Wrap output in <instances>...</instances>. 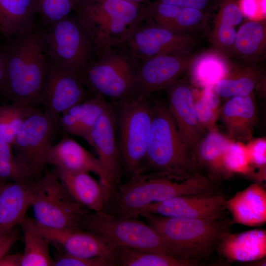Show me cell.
Returning <instances> with one entry per match:
<instances>
[{"mask_svg": "<svg viewBox=\"0 0 266 266\" xmlns=\"http://www.w3.org/2000/svg\"><path fill=\"white\" fill-rule=\"evenodd\" d=\"M232 141L215 128L208 131L193 152L195 171L214 182L228 177L223 161Z\"/></svg>", "mask_w": 266, "mask_h": 266, "instance_id": "obj_22", "label": "cell"}, {"mask_svg": "<svg viewBox=\"0 0 266 266\" xmlns=\"http://www.w3.org/2000/svg\"><path fill=\"white\" fill-rule=\"evenodd\" d=\"M71 197L88 210L104 211L110 198L104 186L88 172L54 170Z\"/></svg>", "mask_w": 266, "mask_h": 266, "instance_id": "obj_24", "label": "cell"}, {"mask_svg": "<svg viewBox=\"0 0 266 266\" xmlns=\"http://www.w3.org/2000/svg\"><path fill=\"white\" fill-rule=\"evenodd\" d=\"M165 90L179 133L193 154L206 133L196 115L193 90L185 77L179 78Z\"/></svg>", "mask_w": 266, "mask_h": 266, "instance_id": "obj_18", "label": "cell"}, {"mask_svg": "<svg viewBox=\"0 0 266 266\" xmlns=\"http://www.w3.org/2000/svg\"><path fill=\"white\" fill-rule=\"evenodd\" d=\"M88 0H36L41 27H45L70 15Z\"/></svg>", "mask_w": 266, "mask_h": 266, "instance_id": "obj_37", "label": "cell"}, {"mask_svg": "<svg viewBox=\"0 0 266 266\" xmlns=\"http://www.w3.org/2000/svg\"><path fill=\"white\" fill-rule=\"evenodd\" d=\"M225 197L218 192L183 195L149 204L138 210L133 218L144 213L187 218H224Z\"/></svg>", "mask_w": 266, "mask_h": 266, "instance_id": "obj_16", "label": "cell"}, {"mask_svg": "<svg viewBox=\"0 0 266 266\" xmlns=\"http://www.w3.org/2000/svg\"><path fill=\"white\" fill-rule=\"evenodd\" d=\"M179 253L181 258L199 264L217 250L230 233L224 218L209 219L168 217L150 213L139 215Z\"/></svg>", "mask_w": 266, "mask_h": 266, "instance_id": "obj_4", "label": "cell"}, {"mask_svg": "<svg viewBox=\"0 0 266 266\" xmlns=\"http://www.w3.org/2000/svg\"><path fill=\"white\" fill-rule=\"evenodd\" d=\"M238 3L244 16L251 20H260L266 15V0H240Z\"/></svg>", "mask_w": 266, "mask_h": 266, "instance_id": "obj_42", "label": "cell"}, {"mask_svg": "<svg viewBox=\"0 0 266 266\" xmlns=\"http://www.w3.org/2000/svg\"><path fill=\"white\" fill-rule=\"evenodd\" d=\"M80 228L102 237L117 248L125 247L183 259L154 228L136 218L120 217L104 211L88 213Z\"/></svg>", "mask_w": 266, "mask_h": 266, "instance_id": "obj_6", "label": "cell"}, {"mask_svg": "<svg viewBox=\"0 0 266 266\" xmlns=\"http://www.w3.org/2000/svg\"><path fill=\"white\" fill-rule=\"evenodd\" d=\"M10 105L0 106V139L11 146L16 137L12 127Z\"/></svg>", "mask_w": 266, "mask_h": 266, "instance_id": "obj_41", "label": "cell"}, {"mask_svg": "<svg viewBox=\"0 0 266 266\" xmlns=\"http://www.w3.org/2000/svg\"><path fill=\"white\" fill-rule=\"evenodd\" d=\"M110 103L106 99L95 95L62 113L59 117V125L64 131L83 138L91 146L93 129Z\"/></svg>", "mask_w": 266, "mask_h": 266, "instance_id": "obj_25", "label": "cell"}, {"mask_svg": "<svg viewBox=\"0 0 266 266\" xmlns=\"http://www.w3.org/2000/svg\"><path fill=\"white\" fill-rule=\"evenodd\" d=\"M147 18L172 32L192 34L205 26L207 15L199 9L146 0Z\"/></svg>", "mask_w": 266, "mask_h": 266, "instance_id": "obj_20", "label": "cell"}, {"mask_svg": "<svg viewBox=\"0 0 266 266\" xmlns=\"http://www.w3.org/2000/svg\"><path fill=\"white\" fill-rule=\"evenodd\" d=\"M0 57L5 69V96L12 102L39 105L49 65L42 48L40 28L6 40L0 49Z\"/></svg>", "mask_w": 266, "mask_h": 266, "instance_id": "obj_2", "label": "cell"}, {"mask_svg": "<svg viewBox=\"0 0 266 266\" xmlns=\"http://www.w3.org/2000/svg\"><path fill=\"white\" fill-rule=\"evenodd\" d=\"M219 117L231 139L243 142L250 140L257 122L256 103L252 94L229 99L221 107Z\"/></svg>", "mask_w": 266, "mask_h": 266, "instance_id": "obj_23", "label": "cell"}, {"mask_svg": "<svg viewBox=\"0 0 266 266\" xmlns=\"http://www.w3.org/2000/svg\"><path fill=\"white\" fill-rule=\"evenodd\" d=\"M31 207L34 221L53 229L80 228L88 213L71 197L54 171H47L34 181Z\"/></svg>", "mask_w": 266, "mask_h": 266, "instance_id": "obj_10", "label": "cell"}, {"mask_svg": "<svg viewBox=\"0 0 266 266\" xmlns=\"http://www.w3.org/2000/svg\"><path fill=\"white\" fill-rule=\"evenodd\" d=\"M35 180L15 182L0 179V235L20 225L31 206Z\"/></svg>", "mask_w": 266, "mask_h": 266, "instance_id": "obj_21", "label": "cell"}, {"mask_svg": "<svg viewBox=\"0 0 266 266\" xmlns=\"http://www.w3.org/2000/svg\"><path fill=\"white\" fill-rule=\"evenodd\" d=\"M127 0L131 1L134 2H136V3H143L145 1H146L147 0Z\"/></svg>", "mask_w": 266, "mask_h": 266, "instance_id": "obj_48", "label": "cell"}, {"mask_svg": "<svg viewBox=\"0 0 266 266\" xmlns=\"http://www.w3.org/2000/svg\"><path fill=\"white\" fill-rule=\"evenodd\" d=\"M59 119L35 108L18 131L12 147L15 156L31 170L35 179L42 175Z\"/></svg>", "mask_w": 266, "mask_h": 266, "instance_id": "obj_11", "label": "cell"}, {"mask_svg": "<svg viewBox=\"0 0 266 266\" xmlns=\"http://www.w3.org/2000/svg\"><path fill=\"white\" fill-rule=\"evenodd\" d=\"M140 62L124 43L100 53L82 80L95 95L118 101L131 96Z\"/></svg>", "mask_w": 266, "mask_h": 266, "instance_id": "obj_8", "label": "cell"}, {"mask_svg": "<svg viewBox=\"0 0 266 266\" xmlns=\"http://www.w3.org/2000/svg\"><path fill=\"white\" fill-rule=\"evenodd\" d=\"M116 265L122 266H193L198 263L161 253L119 247L116 250Z\"/></svg>", "mask_w": 266, "mask_h": 266, "instance_id": "obj_33", "label": "cell"}, {"mask_svg": "<svg viewBox=\"0 0 266 266\" xmlns=\"http://www.w3.org/2000/svg\"><path fill=\"white\" fill-rule=\"evenodd\" d=\"M263 75L260 70L252 67L233 70L230 67L227 75L217 82L214 90L220 97L232 98L252 94L260 85Z\"/></svg>", "mask_w": 266, "mask_h": 266, "instance_id": "obj_31", "label": "cell"}, {"mask_svg": "<svg viewBox=\"0 0 266 266\" xmlns=\"http://www.w3.org/2000/svg\"><path fill=\"white\" fill-rule=\"evenodd\" d=\"M266 35L264 22L260 20L245 22L237 31L233 53L244 59H256L265 49Z\"/></svg>", "mask_w": 266, "mask_h": 266, "instance_id": "obj_32", "label": "cell"}, {"mask_svg": "<svg viewBox=\"0 0 266 266\" xmlns=\"http://www.w3.org/2000/svg\"><path fill=\"white\" fill-rule=\"evenodd\" d=\"M162 2L203 11L209 6L211 0H160Z\"/></svg>", "mask_w": 266, "mask_h": 266, "instance_id": "obj_44", "label": "cell"}, {"mask_svg": "<svg viewBox=\"0 0 266 266\" xmlns=\"http://www.w3.org/2000/svg\"><path fill=\"white\" fill-rule=\"evenodd\" d=\"M253 170V178L261 183L266 180V140L251 139L246 144Z\"/></svg>", "mask_w": 266, "mask_h": 266, "instance_id": "obj_39", "label": "cell"}, {"mask_svg": "<svg viewBox=\"0 0 266 266\" xmlns=\"http://www.w3.org/2000/svg\"><path fill=\"white\" fill-rule=\"evenodd\" d=\"M244 18L237 0H221L212 39L222 54L232 53L237 32L235 27Z\"/></svg>", "mask_w": 266, "mask_h": 266, "instance_id": "obj_29", "label": "cell"}, {"mask_svg": "<svg viewBox=\"0 0 266 266\" xmlns=\"http://www.w3.org/2000/svg\"><path fill=\"white\" fill-rule=\"evenodd\" d=\"M230 67L221 52L210 51L193 58L189 69L194 83L203 88L214 86L227 75Z\"/></svg>", "mask_w": 266, "mask_h": 266, "instance_id": "obj_30", "label": "cell"}, {"mask_svg": "<svg viewBox=\"0 0 266 266\" xmlns=\"http://www.w3.org/2000/svg\"><path fill=\"white\" fill-rule=\"evenodd\" d=\"M214 86L203 88L197 98L194 96V105L197 116L205 131L215 128L220 111V97Z\"/></svg>", "mask_w": 266, "mask_h": 266, "instance_id": "obj_35", "label": "cell"}, {"mask_svg": "<svg viewBox=\"0 0 266 266\" xmlns=\"http://www.w3.org/2000/svg\"><path fill=\"white\" fill-rule=\"evenodd\" d=\"M193 59L188 55H162L140 62L130 97L146 98L165 90L188 70Z\"/></svg>", "mask_w": 266, "mask_h": 266, "instance_id": "obj_15", "label": "cell"}, {"mask_svg": "<svg viewBox=\"0 0 266 266\" xmlns=\"http://www.w3.org/2000/svg\"><path fill=\"white\" fill-rule=\"evenodd\" d=\"M86 95L80 75L67 65L49 59L39 100L44 112L59 118L62 113L86 100Z\"/></svg>", "mask_w": 266, "mask_h": 266, "instance_id": "obj_12", "label": "cell"}, {"mask_svg": "<svg viewBox=\"0 0 266 266\" xmlns=\"http://www.w3.org/2000/svg\"><path fill=\"white\" fill-rule=\"evenodd\" d=\"M98 55L126 42L147 17L145 3L127 0H88L75 11Z\"/></svg>", "mask_w": 266, "mask_h": 266, "instance_id": "obj_3", "label": "cell"}, {"mask_svg": "<svg viewBox=\"0 0 266 266\" xmlns=\"http://www.w3.org/2000/svg\"><path fill=\"white\" fill-rule=\"evenodd\" d=\"M0 179L15 182L36 180L30 168L15 156L0 159Z\"/></svg>", "mask_w": 266, "mask_h": 266, "instance_id": "obj_38", "label": "cell"}, {"mask_svg": "<svg viewBox=\"0 0 266 266\" xmlns=\"http://www.w3.org/2000/svg\"><path fill=\"white\" fill-rule=\"evenodd\" d=\"M152 122L144 171L195 172L192 151L182 139L167 104L151 100Z\"/></svg>", "mask_w": 266, "mask_h": 266, "instance_id": "obj_5", "label": "cell"}, {"mask_svg": "<svg viewBox=\"0 0 266 266\" xmlns=\"http://www.w3.org/2000/svg\"><path fill=\"white\" fill-rule=\"evenodd\" d=\"M42 45L46 56L61 62L82 78L98 56L97 49L76 15L70 14L40 27Z\"/></svg>", "mask_w": 266, "mask_h": 266, "instance_id": "obj_9", "label": "cell"}, {"mask_svg": "<svg viewBox=\"0 0 266 266\" xmlns=\"http://www.w3.org/2000/svg\"><path fill=\"white\" fill-rule=\"evenodd\" d=\"M223 166L229 177L233 174L251 176L254 173L246 146L244 142L233 140L224 156Z\"/></svg>", "mask_w": 266, "mask_h": 266, "instance_id": "obj_36", "label": "cell"}, {"mask_svg": "<svg viewBox=\"0 0 266 266\" xmlns=\"http://www.w3.org/2000/svg\"><path fill=\"white\" fill-rule=\"evenodd\" d=\"M19 238L15 229L10 233L0 235V261L6 256Z\"/></svg>", "mask_w": 266, "mask_h": 266, "instance_id": "obj_43", "label": "cell"}, {"mask_svg": "<svg viewBox=\"0 0 266 266\" xmlns=\"http://www.w3.org/2000/svg\"><path fill=\"white\" fill-rule=\"evenodd\" d=\"M232 221L248 226H259L266 222V191L260 183L251 184L226 201Z\"/></svg>", "mask_w": 266, "mask_h": 266, "instance_id": "obj_26", "label": "cell"}, {"mask_svg": "<svg viewBox=\"0 0 266 266\" xmlns=\"http://www.w3.org/2000/svg\"><path fill=\"white\" fill-rule=\"evenodd\" d=\"M47 163L66 171L95 173L110 199L118 183L98 158L69 137L65 136L56 144L52 145L47 154Z\"/></svg>", "mask_w": 266, "mask_h": 266, "instance_id": "obj_17", "label": "cell"}, {"mask_svg": "<svg viewBox=\"0 0 266 266\" xmlns=\"http://www.w3.org/2000/svg\"><path fill=\"white\" fill-rule=\"evenodd\" d=\"M91 141V146L96 151L100 162L118 183L123 174V163L113 102L104 111L94 128Z\"/></svg>", "mask_w": 266, "mask_h": 266, "instance_id": "obj_19", "label": "cell"}, {"mask_svg": "<svg viewBox=\"0 0 266 266\" xmlns=\"http://www.w3.org/2000/svg\"><path fill=\"white\" fill-rule=\"evenodd\" d=\"M150 96L113 101L123 164L132 176L144 171L152 122Z\"/></svg>", "mask_w": 266, "mask_h": 266, "instance_id": "obj_7", "label": "cell"}, {"mask_svg": "<svg viewBox=\"0 0 266 266\" xmlns=\"http://www.w3.org/2000/svg\"><path fill=\"white\" fill-rule=\"evenodd\" d=\"M36 0H0V33L9 40L37 28Z\"/></svg>", "mask_w": 266, "mask_h": 266, "instance_id": "obj_28", "label": "cell"}, {"mask_svg": "<svg viewBox=\"0 0 266 266\" xmlns=\"http://www.w3.org/2000/svg\"><path fill=\"white\" fill-rule=\"evenodd\" d=\"M5 83V73L3 63L0 57V93H3Z\"/></svg>", "mask_w": 266, "mask_h": 266, "instance_id": "obj_47", "label": "cell"}, {"mask_svg": "<svg viewBox=\"0 0 266 266\" xmlns=\"http://www.w3.org/2000/svg\"><path fill=\"white\" fill-rule=\"evenodd\" d=\"M54 266H116L112 260L105 258H84L65 253L54 260Z\"/></svg>", "mask_w": 266, "mask_h": 266, "instance_id": "obj_40", "label": "cell"}, {"mask_svg": "<svg viewBox=\"0 0 266 266\" xmlns=\"http://www.w3.org/2000/svg\"><path fill=\"white\" fill-rule=\"evenodd\" d=\"M196 42L192 34L172 32L146 17L125 43L132 54L141 62L162 55H188Z\"/></svg>", "mask_w": 266, "mask_h": 266, "instance_id": "obj_13", "label": "cell"}, {"mask_svg": "<svg viewBox=\"0 0 266 266\" xmlns=\"http://www.w3.org/2000/svg\"><path fill=\"white\" fill-rule=\"evenodd\" d=\"M22 254L6 255L0 261V266H21Z\"/></svg>", "mask_w": 266, "mask_h": 266, "instance_id": "obj_45", "label": "cell"}, {"mask_svg": "<svg viewBox=\"0 0 266 266\" xmlns=\"http://www.w3.org/2000/svg\"><path fill=\"white\" fill-rule=\"evenodd\" d=\"M20 226L25 244L21 266H53L54 260L50 254L49 240L26 224L22 223Z\"/></svg>", "mask_w": 266, "mask_h": 266, "instance_id": "obj_34", "label": "cell"}, {"mask_svg": "<svg viewBox=\"0 0 266 266\" xmlns=\"http://www.w3.org/2000/svg\"><path fill=\"white\" fill-rule=\"evenodd\" d=\"M22 223L46 237L65 253L84 258H105L116 263L115 254L117 247L93 233L80 228L50 229L39 225L33 219L26 217Z\"/></svg>", "mask_w": 266, "mask_h": 266, "instance_id": "obj_14", "label": "cell"}, {"mask_svg": "<svg viewBox=\"0 0 266 266\" xmlns=\"http://www.w3.org/2000/svg\"><path fill=\"white\" fill-rule=\"evenodd\" d=\"M228 262H247L260 260L266 255V232L256 229L226 234L217 250Z\"/></svg>", "mask_w": 266, "mask_h": 266, "instance_id": "obj_27", "label": "cell"}, {"mask_svg": "<svg viewBox=\"0 0 266 266\" xmlns=\"http://www.w3.org/2000/svg\"><path fill=\"white\" fill-rule=\"evenodd\" d=\"M215 182L196 172L181 170L144 171L116 188L113 215L133 218L142 208L183 195L217 192Z\"/></svg>", "mask_w": 266, "mask_h": 266, "instance_id": "obj_1", "label": "cell"}, {"mask_svg": "<svg viewBox=\"0 0 266 266\" xmlns=\"http://www.w3.org/2000/svg\"><path fill=\"white\" fill-rule=\"evenodd\" d=\"M11 145L0 139V159H11L15 157Z\"/></svg>", "mask_w": 266, "mask_h": 266, "instance_id": "obj_46", "label": "cell"}]
</instances>
